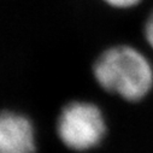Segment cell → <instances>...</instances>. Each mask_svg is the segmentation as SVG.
<instances>
[{
    "label": "cell",
    "instance_id": "cell-1",
    "mask_svg": "<svg viewBox=\"0 0 153 153\" xmlns=\"http://www.w3.org/2000/svg\"><path fill=\"white\" fill-rule=\"evenodd\" d=\"M94 77L107 92L137 101L153 86V69L148 59L130 46L106 50L95 62Z\"/></svg>",
    "mask_w": 153,
    "mask_h": 153
},
{
    "label": "cell",
    "instance_id": "cell-2",
    "mask_svg": "<svg viewBox=\"0 0 153 153\" xmlns=\"http://www.w3.org/2000/svg\"><path fill=\"white\" fill-rule=\"evenodd\" d=\"M106 133V124L98 106L75 101L66 105L58 118V135L74 151H87L98 146Z\"/></svg>",
    "mask_w": 153,
    "mask_h": 153
},
{
    "label": "cell",
    "instance_id": "cell-3",
    "mask_svg": "<svg viewBox=\"0 0 153 153\" xmlns=\"http://www.w3.org/2000/svg\"><path fill=\"white\" fill-rule=\"evenodd\" d=\"M0 153H35L30 121L15 112H0Z\"/></svg>",
    "mask_w": 153,
    "mask_h": 153
},
{
    "label": "cell",
    "instance_id": "cell-4",
    "mask_svg": "<svg viewBox=\"0 0 153 153\" xmlns=\"http://www.w3.org/2000/svg\"><path fill=\"white\" fill-rule=\"evenodd\" d=\"M105 3H107L108 5L113 6V7H121V9H126V7H131L135 6L136 4H139L141 0H104Z\"/></svg>",
    "mask_w": 153,
    "mask_h": 153
},
{
    "label": "cell",
    "instance_id": "cell-5",
    "mask_svg": "<svg viewBox=\"0 0 153 153\" xmlns=\"http://www.w3.org/2000/svg\"><path fill=\"white\" fill-rule=\"evenodd\" d=\"M145 36L146 40L149 44V46L153 48V12L151 13V16L148 17L146 25H145Z\"/></svg>",
    "mask_w": 153,
    "mask_h": 153
}]
</instances>
